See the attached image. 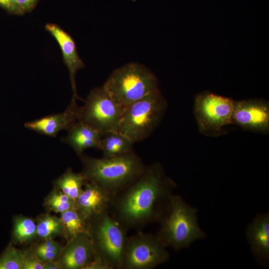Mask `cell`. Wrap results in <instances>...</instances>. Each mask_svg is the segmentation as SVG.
I'll use <instances>...</instances> for the list:
<instances>
[{
  "label": "cell",
  "instance_id": "obj_1",
  "mask_svg": "<svg viewBox=\"0 0 269 269\" xmlns=\"http://www.w3.org/2000/svg\"><path fill=\"white\" fill-rule=\"evenodd\" d=\"M176 186L160 163L145 166L134 181L112 197L109 211L127 231L160 223Z\"/></svg>",
  "mask_w": 269,
  "mask_h": 269
},
{
  "label": "cell",
  "instance_id": "obj_2",
  "mask_svg": "<svg viewBox=\"0 0 269 269\" xmlns=\"http://www.w3.org/2000/svg\"><path fill=\"white\" fill-rule=\"evenodd\" d=\"M82 174L86 180L93 181L112 197L134 181L145 165L134 150L111 157L93 158L82 155Z\"/></svg>",
  "mask_w": 269,
  "mask_h": 269
},
{
  "label": "cell",
  "instance_id": "obj_3",
  "mask_svg": "<svg viewBox=\"0 0 269 269\" xmlns=\"http://www.w3.org/2000/svg\"><path fill=\"white\" fill-rule=\"evenodd\" d=\"M87 231L97 258L110 269H122L127 230L107 210L88 219Z\"/></svg>",
  "mask_w": 269,
  "mask_h": 269
},
{
  "label": "cell",
  "instance_id": "obj_4",
  "mask_svg": "<svg viewBox=\"0 0 269 269\" xmlns=\"http://www.w3.org/2000/svg\"><path fill=\"white\" fill-rule=\"evenodd\" d=\"M197 212L196 208L186 203L180 195L174 194L156 234L166 247L178 251L206 236L198 224Z\"/></svg>",
  "mask_w": 269,
  "mask_h": 269
},
{
  "label": "cell",
  "instance_id": "obj_5",
  "mask_svg": "<svg viewBox=\"0 0 269 269\" xmlns=\"http://www.w3.org/2000/svg\"><path fill=\"white\" fill-rule=\"evenodd\" d=\"M103 87L117 104L124 108L158 88L154 73L137 62L129 63L114 70Z\"/></svg>",
  "mask_w": 269,
  "mask_h": 269
},
{
  "label": "cell",
  "instance_id": "obj_6",
  "mask_svg": "<svg viewBox=\"0 0 269 269\" xmlns=\"http://www.w3.org/2000/svg\"><path fill=\"white\" fill-rule=\"evenodd\" d=\"M167 109V102L157 88L127 106L118 132L134 143L148 137L158 126Z\"/></svg>",
  "mask_w": 269,
  "mask_h": 269
},
{
  "label": "cell",
  "instance_id": "obj_7",
  "mask_svg": "<svg viewBox=\"0 0 269 269\" xmlns=\"http://www.w3.org/2000/svg\"><path fill=\"white\" fill-rule=\"evenodd\" d=\"M234 101L204 92L198 94L194 101V113L199 131L208 136L227 133L225 128L232 124Z\"/></svg>",
  "mask_w": 269,
  "mask_h": 269
},
{
  "label": "cell",
  "instance_id": "obj_8",
  "mask_svg": "<svg viewBox=\"0 0 269 269\" xmlns=\"http://www.w3.org/2000/svg\"><path fill=\"white\" fill-rule=\"evenodd\" d=\"M125 108L117 104L103 86L96 87L91 90L81 107L79 120L103 135L118 132Z\"/></svg>",
  "mask_w": 269,
  "mask_h": 269
},
{
  "label": "cell",
  "instance_id": "obj_9",
  "mask_svg": "<svg viewBox=\"0 0 269 269\" xmlns=\"http://www.w3.org/2000/svg\"><path fill=\"white\" fill-rule=\"evenodd\" d=\"M166 248L157 235L139 232L128 237L122 269H152L165 263Z\"/></svg>",
  "mask_w": 269,
  "mask_h": 269
},
{
  "label": "cell",
  "instance_id": "obj_10",
  "mask_svg": "<svg viewBox=\"0 0 269 269\" xmlns=\"http://www.w3.org/2000/svg\"><path fill=\"white\" fill-rule=\"evenodd\" d=\"M232 124L252 132H269V104L261 99L234 101Z\"/></svg>",
  "mask_w": 269,
  "mask_h": 269
},
{
  "label": "cell",
  "instance_id": "obj_11",
  "mask_svg": "<svg viewBox=\"0 0 269 269\" xmlns=\"http://www.w3.org/2000/svg\"><path fill=\"white\" fill-rule=\"evenodd\" d=\"M97 258L88 231L67 242L62 248L58 262L62 269H86Z\"/></svg>",
  "mask_w": 269,
  "mask_h": 269
},
{
  "label": "cell",
  "instance_id": "obj_12",
  "mask_svg": "<svg viewBox=\"0 0 269 269\" xmlns=\"http://www.w3.org/2000/svg\"><path fill=\"white\" fill-rule=\"evenodd\" d=\"M80 114L81 107L77 106L76 102L71 101L63 113L50 115L26 122L24 127L40 134L55 137L62 130L68 132L79 120Z\"/></svg>",
  "mask_w": 269,
  "mask_h": 269
},
{
  "label": "cell",
  "instance_id": "obj_13",
  "mask_svg": "<svg viewBox=\"0 0 269 269\" xmlns=\"http://www.w3.org/2000/svg\"><path fill=\"white\" fill-rule=\"evenodd\" d=\"M45 28L56 40L61 49L63 59L70 75L73 91L72 101L77 100L84 101L78 95L75 76L79 69L85 67V64L78 55L75 42L72 37L58 25L47 23Z\"/></svg>",
  "mask_w": 269,
  "mask_h": 269
},
{
  "label": "cell",
  "instance_id": "obj_14",
  "mask_svg": "<svg viewBox=\"0 0 269 269\" xmlns=\"http://www.w3.org/2000/svg\"><path fill=\"white\" fill-rule=\"evenodd\" d=\"M246 238L251 252L258 264L267 267L269 264V213H259L246 229Z\"/></svg>",
  "mask_w": 269,
  "mask_h": 269
},
{
  "label": "cell",
  "instance_id": "obj_15",
  "mask_svg": "<svg viewBox=\"0 0 269 269\" xmlns=\"http://www.w3.org/2000/svg\"><path fill=\"white\" fill-rule=\"evenodd\" d=\"M112 199L111 194L99 185L87 180L75 205L88 220L95 214L109 210Z\"/></svg>",
  "mask_w": 269,
  "mask_h": 269
},
{
  "label": "cell",
  "instance_id": "obj_16",
  "mask_svg": "<svg viewBox=\"0 0 269 269\" xmlns=\"http://www.w3.org/2000/svg\"><path fill=\"white\" fill-rule=\"evenodd\" d=\"M102 135L93 128L78 120L61 140L73 148L81 157L89 148L101 149Z\"/></svg>",
  "mask_w": 269,
  "mask_h": 269
},
{
  "label": "cell",
  "instance_id": "obj_17",
  "mask_svg": "<svg viewBox=\"0 0 269 269\" xmlns=\"http://www.w3.org/2000/svg\"><path fill=\"white\" fill-rule=\"evenodd\" d=\"M134 143L119 132H110L102 135L101 150L104 157H114L133 151Z\"/></svg>",
  "mask_w": 269,
  "mask_h": 269
},
{
  "label": "cell",
  "instance_id": "obj_18",
  "mask_svg": "<svg viewBox=\"0 0 269 269\" xmlns=\"http://www.w3.org/2000/svg\"><path fill=\"white\" fill-rule=\"evenodd\" d=\"M60 218L67 242L87 231V219L76 207L60 213Z\"/></svg>",
  "mask_w": 269,
  "mask_h": 269
},
{
  "label": "cell",
  "instance_id": "obj_19",
  "mask_svg": "<svg viewBox=\"0 0 269 269\" xmlns=\"http://www.w3.org/2000/svg\"><path fill=\"white\" fill-rule=\"evenodd\" d=\"M86 181L82 173H75L71 168H68L54 181V184L55 188L75 202Z\"/></svg>",
  "mask_w": 269,
  "mask_h": 269
},
{
  "label": "cell",
  "instance_id": "obj_20",
  "mask_svg": "<svg viewBox=\"0 0 269 269\" xmlns=\"http://www.w3.org/2000/svg\"><path fill=\"white\" fill-rule=\"evenodd\" d=\"M12 236L16 243L28 242L37 236L36 224L31 218L16 216L13 219Z\"/></svg>",
  "mask_w": 269,
  "mask_h": 269
},
{
  "label": "cell",
  "instance_id": "obj_21",
  "mask_svg": "<svg viewBox=\"0 0 269 269\" xmlns=\"http://www.w3.org/2000/svg\"><path fill=\"white\" fill-rule=\"evenodd\" d=\"M37 236L46 240L53 239L63 233V225L60 218L45 215L39 219L36 224Z\"/></svg>",
  "mask_w": 269,
  "mask_h": 269
},
{
  "label": "cell",
  "instance_id": "obj_22",
  "mask_svg": "<svg viewBox=\"0 0 269 269\" xmlns=\"http://www.w3.org/2000/svg\"><path fill=\"white\" fill-rule=\"evenodd\" d=\"M44 205L49 210L60 214L76 207L74 200L56 188L46 197Z\"/></svg>",
  "mask_w": 269,
  "mask_h": 269
},
{
  "label": "cell",
  "instance_id": "obj_23",
  "mask_svg": "<svg viewBox=\"0 0 269 269\" xmlns=\"http://www.w3.org/2000/svg\"><path fill=\"white\" fill-rule=\"evenodd\" d=\"M23 253L9 246L0 257V269H22Z\"/></svg>",
  "mask_w": 269,
  "mask_h": 269
},
{
  "label": "cell",
  "instance_id": "obj_24",
  "mask_svg": "<svg viewBox=\"0 0 269 269\" xmlns=\"http://www.w3.org/2000/svg\"><path fill=\"white\" fill-rule=\"evenodd\" d=\"M23 259L22 269H43V262L36 254L23 252Z\"/></svg>",
  "mask_w": 269,
  "mask_h": 269
},
{
  "label": "cell",
  "instance_id": "obj_25",
  "mask_svg": "<svg viewBox=\"0 0 269 269\" xmlns=\"http://www.w3.org/2000/svg\"><path fill=\"white\" fill-rule=\"evenodd\" d=\"M0 7L10 14H24L19 6L17 0H0Z\"/></svg>",
  "mask_w": 269,
  "mask_h": 269
},
{
  "label": "cell",
  "instance_id": "obj_26",
  "mask_svg": "<svg viewBox=\"0 0 269 269\" xmlns=\"http://www.w3.org/2000/svg\"><path fill=\"white\" fill-rule=\"evenodd\" d=\"M35 253L41 261L45 262L58 259L60 252L48 251L36 248Z\"/></svg>",
  "mask_w": 269,
  "mask_h": 269
},
{
  "label": "cell",
  "instance_id": "obj_27",
  "mask_svg": "<svg viewBox=\"0 0 269 269\" xmlns=\"http://www.w3.org/2000/svg\"><path fill=\"white\" fill-rule=\"evenodd\" d=\"M62 247L57 242L53 239L44 240V242L39 245L36 249L52 252H60Z\"/></svg>",
  "mask_w": 269,
  "mask_h": 269
},
{
  "label": "cell",
  "instance_id": "obj_28",
  "mask_svg": "<svg viewBox=\"0 0 269 269\" xmlns=\"http://www.w3.org/2000/svg\"><path fill=\"white\" fill-rule=\"evenodd\" d=\"M39 0H17L18 3L23 13L31 12Z\"/></svg>",
  "mask_w": 269,
  "mask_h": 269
},
{
  "label": "cell",
  "instance_id": "obj_29",
  "mask_svg": "<svg viewBox=\"0 0 269 269\" xmlns=\"http://www.w3.org/2000/svg\"><path fill=\"white\" fill-rule=\"evenodd\" d=\"M62 267L58 261L52 260L43 262V269H61Z\"/></svg>",
  "mask_w": 269,
  "mask_h": 269
},
{
  "label": "cell",
  "instance_id": "obj_30",
  "mask_svg": "<svg viewBox=\"0 0 269 269\" xmlns=\"http://www.w3.org/2000/svg\"><path fill=\"white\" fill-rule=\"evenodd\" d=\"M131 0L133 1H136V0Z\"/></svg>",
  "mask_w": 269,
  "mask_h": 269
}]
</instances>
